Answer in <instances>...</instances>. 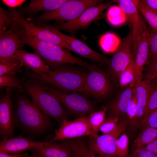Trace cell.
<instances>
[{
  "label": "cell",
  "instance_id": "39",
  "mask_svg": "<svg viewBox=\"0 0 157 157\" xmlns=\"http://www.w3.org/2000/svg\"><path fill=\"white\" fill-rule=\"evenodd\" d=\"M138 108L137 99L135 90L133 94L129 107L127 116L130 122H131L135 117Z\"/></svg>",
  "mask_w": 157,
  "mask_h": 157
},
{
  "label": "cell",
  "instance_id": "35",
  "mask_svg": "<svg viewBox=\"0 0 157 157\" xmlns=\"http://www.w3.org/2000/svg\"><path fill=\"white\" fill-rule=\"evenodd\" d=\"M157 78V56L144 66L143 80L151 81Z\"/></svg>",
  "mask_w": 157,
  "mask_h": 157
},
{
  "label": "cell",
  "instance_id": "3",
  "mask_svg": "<svg viewBox=\"0 0 157 157\" xmlns=\"http://www.w3.org/2000/svg\"><path fill=\"white\" fill-rule=\"evenodd\" d=\"M88 73L66 64L51 70L49 73H33L31 76L33 80L63 92L81 93Z\"/></svg>",
  "mask_w": 157,
  "mask_h": 157
},
{
  "label": "cell",
  "instance_id": "4",
  "mask_svg": "<svg viewBox=\"0 0 157 157\" xmlns=\"http://www.w3.org/2000/svg\"><path fill=\"white\" fill-rule=\"evenodd\" d=\"M24 88L32 101L45 114L55 120L60 125L68 120L69 114L57 97L47 90L40 83L32 80L23 84Z\"/></svg>",
  "mask_w": 157,
  "mask_h": 157
},
{
  "label": "cell",
  "instance_id": "8",
  "mask_svg": "<svg viewBox=\"0 0 157 157\" xmlns=\"http://www.w3.org/2000/svg\"><path fill=\"white\" fill-rule=\"evenodd\" d=\"M41 84L47 90L57 97L68 114H72L76 118L87 117L95 111L92 102L76 92H64L49 85Z\"/></svg>",
  "mask_w": 157,
  "mask_h": 157
},
{
  "label": "cell",
  "instance_id": "9",
  "mask_svg": "<svg viewBox=\"0 0 157 157\" xmlns=\"http://www.w3.org/2000/svg\"><path fill=\"white\" fill-rule=\"evenodd\" d=\"M129 123L126 118L118 123L115 129L110 133L88 136L87 142L94 153L99 155L117 157L116 140Z\"/></svg>",
  "mask_w": 157,
  "mask_h": 157
},
{
  "label": "cell",
  "instance_id": "34",
  "mask_svg": "<svg viewBox=\"0 0 157 157\" xmlns=\"http://www.w3.org/2000/svg\"><path fill=\"white\" fill-rule=\"evenodd\" d=\"M117 157H128L129 140L126 133L122 134L116 142Z\"/></svg>",
  "mask_w": 157,
  "mask_h": 157
},
{
  "label": "cell",
  "instance_id": "23",
  "mask_svg": "<svg viewBox=\"0 0 157 157\" xmlns=\"http://www.w3.org/2000/svg\"><path fill=\"white\" fill-rule=\"evenodd\" d=\"M64 140L69 146L74 157H98L83 137Z\"/></svg>",
  "mask_w": 157,
  "mask_h": 157
},
{
  "label": "cell",
  "instance_id": "30",
  "mask_svg": "<svg viewBox=\"0 0 157 157\" xmlns=\"http://www.w3.org/2000/svg\"><path fill=\"white\" fill-rule=\"evenodd\" d=\"M134 63L135 57L120 74L118 86L121 89H123L133 83L135 78Z\"/></svg>",
  "mask_w": 157,
  "mask_h": 157
},
{
  "label": "cell",
  "instance_id": "14",
  "mask_svg": "<svg viewBox=\"0 0 157 157\" xmlns=\"http://www.w3.org/2000/svg\"><path fill=\"white\" fill-rule=\"evenodd\" d=\"M55 133L51 142L97 134L92 131L87 117L76 118L71 121H64Z\"/></svg>",
  "mask_w": 157,
  "mask_h": 157
},
{
  "label": "cell",
  "instance_id": "15",
  "mask_svg": "<svg viewBox=\"0 0 157 157\" xmlns=\"http://www.w3.org/2000/svg\"><path fill=\"white\" fill-rule=\"evenodd\" d=\"M6 93L0 99V137L1 140L14 136L15 128L13 106L10 97L12 89L5 88Z\"/></svg>",
  "mask_w": 157,
  "mask_h": 157
},
{
  "label": "cell",
  "instance_id": "46",
  "mask_svg": "<svg viewBox=\"0 0 157 157\" xmlns=\"http://www.w3.org/2000/svg\"><path fill=\"white\" fill-rule=\"evenodd\" d=\"M98 157H115V156H106V155H99V156H98Z\"/></svg>",
  "mask_w": 157,
  "mask_h": 157
},
{
  "label": "cell",
  "instance_id": "33",
  "mask_svg": "<svg viewBox=\"0 0 157 157\" xmlns=\"http://www.w3.org/2000/svg\"><path fill=\"white\" fill-rule=\"evenodd\" d=\"M22 72L19 63L15 60L0 62V75L9 74L14 75Z\"/></svg>",
  "mask_w": 157,
  "mask_h": 157
},
{
  "label": "cell",
  "instance_id": "42",
  "mask_svg": "<svg viewBox=\"0 0 157 157\" xmlns=\"http://www.w3.org/2000/svg\"><path fill=\"white\" fill-rule=\"evenodd\" d=\"M1 1L6 6L13 8L21 6L26 2L25 0H2Z\"/></svg>",
  "mask_w": 157,
  "mask_h": 157
},
{
  "label": "cell",
  "instance_id": "5",
  "mask_svg": "<svg viewBox=\"0 0 157 157\" xmlns=\"http://www.w3.org/2000/svg\"><path fill=\"white\" fill-rule=\"evenodd\" d=\"M8 11L14 23L12 28L19 35L23 34L35 38L74 52L69 45L47 27L26 18L17 9L12 8Z\"/></svg>",
  "mask_w": 157,
  "mask_h": 157
},
{
  "label": "cell",
  "instance_id": "16",
  "mask_svg": "<svg viewBox=\"0 0 157 157\" xmlns=\"http://www.w3.org/2000/svg\"><path fill=\"white\" fill-rule=\"evenodd\" d=\"M47 142L35 141L19 135L1 140L0 153L8 154L22 153L28 150L42 147Z\"/></svg>",
  "mask_w": 157,
  "mask_h": 157
},
{
  "label": "cell",
  "instance_id": "17",
  "mask_svg": "<svg viewBox=\"0 0 157 157\" xmlns=\"http://www.w3.org/2000/svg\"><path fill=\"white\" fill-rule=\"evenodd\" d=\"M19 36L11 27L0 33V62L12 60L16 51L22 49Z\"/></svg>",
  "mask_w": 157,
  "mask_h": 157
},
{
  "label": "cell",
  "instance_id": "43",
  "mask_svg": "<svg viewBox=\"0 0 157 157\" xmlns=\"http://www.w3.org/2000/svg\"><path fill=\"white\" fill-rule=\"evenodd\" d=\"M142 3L145 6L154 10H157V0H142Z\"/></svg>",
  "mask_w": 157,
  "mask_h": 157
},
{
  "label": "cell",
  "instance_id": "1",
  "mask_svg": "<svg viewBox=\"0 0 157 157\" xmlns=\"http://www.w3.org/2000/svg\"><path fill=\"white\" fill-rule=\"evenodd\" d=\"M13 113L15 127L29 137L41 136L52 129L50 117L25 97L17 99Z\"/></svg>",
  "mask_w": 157,
  "mask_h": 157
},
{
  "label": "cell",
  "instance_id": "25",
  "mask_svg": "<svg viewBox=\"0 0 157 157\" xmlns=\"http://www.w3.org/2000/svg\"><path fill=\"white\" fill-rule=\"evenodd\" d=\"M157 138V128L146 127L135 139L133 150L144 147Z\"/></svg>",
  "mask_w": 157,
  "mask_h": 157
},
{
  "label": "cell",
  "instance_id": "36",
  "mask_svg": "<svg viewBox=\"0 0 157 157\" xmlns=\"http://www.w3.org/2000/svg\"><path fill=\"white\" fill-rule=\"evenodd\" d=\"M13 20L8 13L0 6V33L7 31L13 25Z\"/></svg>",
  "mask_w": 157,
  "mask_h": 157
},
{
  "label": "cell",
  "instance_id": "2",
  "mask_svg": "<svg viewBox=\"0 0 157 157\" xmlns=\"http://www.w3.org/2000/svg\"><path fill=\"white\" fill-rule=\"evenodd\" d=\"M19 36L22 44L27 45L33 49L49 68H53L54 70L61 65L69 64L82 67L90 71L97 67L94 64L74 56L67 49L24 34Z\"/></svg>",
  "mask_w": 157,
  "mask_h": 157
},
{
  "label": "cell",
  "instance_id": "24",
  "mask_svg": "<svg viewBox=\"0 0 157 157\" xmlns=\"http://www.w3.org/2000/svg\"><path fill=\"white\" fill-rule=\"evenodd\" d=\"M114 1L125 14L129 24L133 26L138 21L141 14L133 0H117Z\"/></svg>",
  "mask_w": 157,
  "mask_h": 157
},
{
  "label": "cell",
  "instance_id": "45",
  "mask_svg": "<svg viewBox=\"0 0 157 157\" xmlns=\"http://www.w3.org/2000/svg\"><path fill=\"white\" fill-rule=\"evenodd\" d=\"M28 156L27 152L16 154H8L0 153V157H28Z\"/></svg>",
  "mask_w": 157,
  "mask_h": 157
},
{
  "label": "cell",
  "instance_id": "19",
  "mask_svg": "<svg viewBox=\"0 0 157 157\" xmlns=\"http://www.w3.org/2000/svg\"><path fill=\"white\" fill-rule=\"evenodd\" d=\"M151 81L142 80L135 89L138 103L136 115L131 122L130 129L135 131L141 126L144 117L148 100Z\"/></svg>",
  "mask_w": 157,
  "mask_h": 157
},
{
  "label": "cell",
  "instance_id": "41",
  "mask_svg": "<svg viewBox=\"0 0 157 157\" xmlns=\"http://www.w3.org/2000/svg\"><path fill=\"white\" fill-rule=\"evenodd\" d=\"M156 154L142 148L133 150L129 157H155Z\"/></svg>",
  "mask_w": 157,
  "mask_h": 157
},
{
  "label": "cell",
  "instance_id": "32",
  "mask_svg": "<svg viewBox=\"0 0 157 157\" xmlns=\"http://www.w3.org/2000/svg\"><path fill=\"white\" fill-rule=\"evenodd\" d=\"M6 87L17 89L21 91H23L24 88L22 81L14 75L9 74L0 75V88Z\"/></svg>",
  "mask_w": 157,
  "mask_h": 157
},
{
  "label": "cell",
  "instance_id": "31",
  "mask_svg": "<svg viewBox=\"0 0 157 157\" xmlns=\"http://www.w3.org/2000/svg\"><path fill=\"white\" fill-rule=\"evenodd\" d=\"M156 108H157V78L151 81L149 96L144 120L151 112Z\"/></svg>",
  "mask_w": 157,
  "mask_h": 157
},
{
  "label": "cell",
  "instance_id": "49",
  "mask_svg": "<svg viewBox=\"0 0 157 157\" xmlns=\"http://www.w3.org/2000/svg\"><path fill=\"white\" fill-rule=\"evenodd\" d=\"M154 11L157 13V10H154Z\"/></svg>",
  "mask_w": 157,
  "mask_h": 157
},
{
  "label": "cell",
  "instance_id": "11",
  "mask_svg": "<svg viewBox=\"0 0 157 157\" xmlns=\"http://www.w3.org/2000/svg\"><path fill=\"white\" fill-rule=\"evenodd\" d=\"M113 3H115L114 0L108 1L105 3L90 7L75 19L66 22H60L53 26L59 31L67 32L74 37V35L77 31L88 26L104 10Z\"/></svg>",
  "mask_w": 157,
  "mask_h": 157
},
{
  "label": "cell",
  "instance_id": "22",
  "mask_svg": "<svg viewBox=\"0 0 157 157\" xmlns=\"http://www.w3.org/2000/svg\"><path fill=\"white\" fill-rule=\"evenodd\" d=\"M67 0H31L27 5L17 9L23 15L32 18L40 12L56 10Z\"/></svg>",
  "mask_w": 157,
  "mask_h": 157
},
{
  "label": "cell",
  "instance_id": "26",
  "mask_svg": "<svg viewBox=\"0 0 157 157\" xmlns=\"http://www.w3.org/2000/svg\"><path fill=\"white\" fill-rule=\"evenodd\" d=\"M121 41L114 33H108L102 35L99 40L101 49L107 53L115 52L119 46Z\"/></svg>",
  "mask_w": 157,
  "mask_h": 157
},
{
  "label": "cell",
  "instance_id": "38",
  "mask_svg": "<svg viewBox=\"0 0 157 157\" xmlns=\"http://www.w3.org/2000/svg\"><path fill=\"white\" fill-rule=\"evenodd\" d=\"M157 56V32L154 31L150 40L149 52L146 64Z\"/></svg>",
  "mask_w": 157,
  "mask_h": 157
},
{
  "label": "cell",
  "instance_id": "28",
  "mask_svg": "<svg viewBox=\"0 0 157 157\" xmlns=\"http://www.w3.org/2000/svg\"><path fill=\"white\" fill-rule=\"evenodd\" d=\"M139 11L153 30L157 32V13L144 5L140 0H133Z\"/></svg>",
  "mask_w": 157,
  "mask_h": 157
},
{
  "label": "cell",
  "instance_id": "20",
  "mask_svg": "<svg viewBox=\"0 0 157 157\" xmlns=\"http://www.w3.org/2000/svg\"><path fill=\"white\" fill-rule=\"evenodd\" d=\"M117 93L110 102L108 108L109 116L122 120L127 118V113L135 88L129 85Z\"/></svg>",
  "mask_w": 157,
  "mask_h": 157
},
{
  "label": "cell",
  "instance_id": "18",
  "mask_svg": "<svg viewBox=\"0 0 157 157\" xmlns=\"http://www.w3.org/2000/svg\"><path fill=\"white\" fill-rule=\"evenodd\" d=\"M18 62L21 67L24 66L37 74L49 73L51 69L37 53H31L21 49L17 50L12 60Z\"/></svg>",
  "mask_w": 157,
  "mask_h": 157
},
{
  "label": "cell",
  "instance_id": "48",
  "mask_svg": "<svg viewBox=\"0 0 157 157\" xmlns=\"http://www.w3.org/2000/svg\"><path fill=\"white\" fill-rule=\"evenodd\" d=\"M155 157H157V154H156Z\"/></svg>",
  "mask_w": 157,
  "mask_h": 157
},
{
  "label": "cell",
  "instance_id": "40",
  "mask_svg": "<svg viewBox=\"0 0 157 157\" xmlns=\"http://www.w3.org/2000/svg\"><path fill=\"white\" fill-rule=\"evenodd\" d=\"M141 127L157 128V108L151 112L144 120Z\"/></svg>",
  "mask_w": 157,
  "mask_h": 157
},
{
  "label": "cell",
  "instance_id": "10",
  "mask_svg": "<svg viewBox=\"0 0 157 157\" xmlns=\"http://www.w3.org/2000/svg\"><path fill=\"white\" fill-rule=\"evenodd\" d=\"M112 84L106 72L98 67L88 73L81 93L102 99L111 92Z\"/></svg>",
  "mask_w": 157,
  "mask_h": 157
},
{
  "label": "cell",
  "instance_id": "6",
  "mask_svg": "<svg viewBox=\"0 0 157 157\" xmlns=\"http://www.w3.org/2000/svg\"><path fill=\"white\" fill-rule=\"evenodd\" d=\"M102 0H67L54 10L44 12L30 19L34 23L51 21L60 22L72 21L78 17L85 10L101 3Z\"/></svg>",
  "mask_w": 157,
  "mask_h": 157
},
{
  "label": "cell",
  "instance_id": "12",
  "mask_svg": "<svg viewBox=\"0 0 157 157\" xmlns=\"http://www.w3.org/2000/svg\"><path fill=\"white\" fill-rule=\"evenodd\" d=\"M154 31H150L146 24L136 42L135 57V78L130 85L135 89L142 81L144 66L146 64L151 38Z\"/></svg>",
  "mask_w": 157,
  "mask_h": 157
},
{
  "label": "cell",
  "instance_id": "27",
  "mask_svg": "<svg viewBox=\"0 0 157 157\" xmlns=\"http://www.w3.org/2000/svg\"><path fill=\"white\" fill-rule=\"evenodd\" d=\"M106 17L109 23L114 26L122 25L127 21L126 15L118 5L113 6L109 8Z\"/></svg>",
  "mask_w": 157,
  "mask_h": 157
},
{
  "label": "cell",
  "instance_id": "21",
  "mask_svg": "<svg viewBox=\"0 0 157 157\" xmlns=\"http://www.w3.org/2000/svg\"><path fill=\"white\" fill-rule=\"evenodd\" d=\"M47 143L42 147L30 149L39 157H74L68 144L64 140Z\"/></svg>",
  "mask_w": 157,
  "mask_h": 157
},
{
  "label": "cell",
  "instance_id": "13",
  "mask_svg": "<svg viewBox=\"0 0 157 157\" xmlns=\"http://www.w3.org/2000/svg\"><path fill=\"white\" fill-rule=\"evenodd\" d=\"M42 25L56 33L67 43L76 52L93 62L106 66L109 59L104 54L97 52L89 47L82 41L72 36H69L60 31L52 25L45 22Z\"/></svg>",
  "mask_w": 157,
  "mask_h": 157
},
{
  "label": "cell",
  "instance_id": "37",
  "mask_svg": "<svg viewBox=\"0 0 157 157\" xmlns=\"http://www.w3.org/2000/svg\"><path fill=\"white\" fill-rule=\"evenodd\" d=\"M119 120L117 117L109 116L100 127L99 131L104 134L111 133L116 128Z\"/></svg>",
  "mask_w": 157,
  "mask_h": 157
},
{
  "label": "cell",
  "instance_id": "47",
  "mask_svg": "<svg viewBox=\"0 0 157 157\" xmlns=\"http://www.w3.org/2000/svg\"><path fill=\"white\" fill-rule=\"evenodd\" d=\"M28 157H39L33 154V155H31L28 156Z\"/></svg>",
  "mask_w": 157,
  "mask_h": 157
},
{
  "label": "cell",
  "instance_id": "7",
  "mask_svg": "<svg viewBox=\"0 0 157 157\" xmlns=\"http://www.w3.org/2000/svg\"><path fill=\"white\" fill-rule=\"evenodd\" d=\"M129 31L122 40L117 50L109 59L106 72L112 83L119 85L121 73L126 68L134 58L132 49L133 27L129 24Z\"/></svg>",
  "mask_w": 157,
  "mask_h": 157
},
{
  "label": "cell",
  "instance_id": "29",
  "mask_svg": "<svg viewBox=\"0 0 157 157\" xmlns=\"http://www.w3.org/2000/svg\"><path fill=\"white\" fill-rule=\"evenodd\" d=\"M107 108L104 107L102 109L94 111L87 117L89 126L93 132L97 134L99 129L106 119V114Z\"/></svg>",
  "mask_w": 157,
  "mask_h": 157
},
{
  "label": "cell",
  "instance_id": "44",
  "mask_svg": "<svg viewBox=\"0 0 157 157\" xmlns=\"http://www.w3.org/2000/svg\"><path fill=\"white\" fill-rule=\"evenodd\" d=\"M143 148L155 154H157V138Z\"/></svg>",
  "mask_w": 157,
  "mask_h": 157
}]
</instances>
